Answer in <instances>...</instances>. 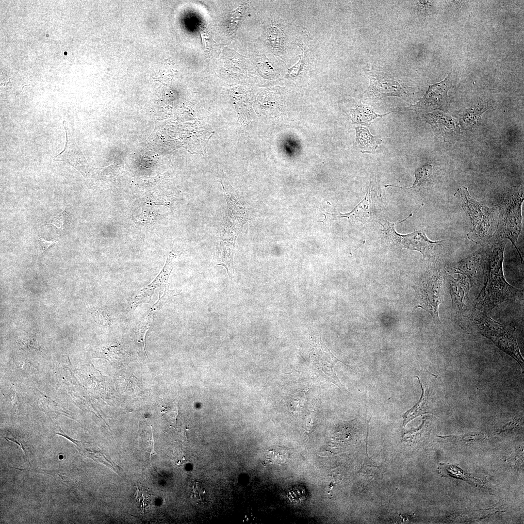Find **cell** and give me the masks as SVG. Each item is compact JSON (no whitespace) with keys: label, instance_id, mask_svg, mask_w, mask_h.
I'll return each instance as SVG.
<instances>
[{"label":"cell","instance_id":"cell-1","mask_svg":"<svg viewBox=\"0 0 524 524\" xmlns=\"http://www.w3.org/2000/svg\"><path fill=\"white\" fill-rule=\"evenodd\" d=\"M506 240L493 236L490 242L487 253L485 283L474 301V311L487 313L504 302L519 301L523 298V291L510 285L504 275Z\"/></svg>","mask_w":524,"mask_h":524},{"label":"cell","instance_id":"cell-28","mask_svg":"<svg viewBox=\"0 0 524 524\" xmlns=\"http://www.w3.org/2000/svg\"><path fill=\"white\" fill-rule=\"evenodd\" d=\"M38 242L39 243V244L40 245V246H41L42 250L44 252H45L47 250H48L49 248L50 247H51V246H52L54 244L57 243V242H58L55 239H53V240L49 241V240H45L44 239L42 238L41 237H39L38 238Z\"/></svg>","mask_w":524,"mask_h":524},{"label":"cell","instance_id":"cell-12","mask_svg":"<svg viewBox=\"0 0 524 524\" xmlns=\"http://www.w3.org/2000/svg\"><path fill=\"white\" fill-rule=\"evenodd\" d=\"M63 124L66 133L65 147L61 152L52 158L55 161H62L71 165L85 175L88 167L85 157L67 127L66 122L63 121Z\"/></svg>","mask_w":524,"mask_h":524},{"label":"cell","instance_id":"cell-16","mask_svg":"<svg viewBox=\"0 0 524 524\" xmlns=\"http://www.w3.org/2000/svg\"><path fill=\"white\" fill-rule=\"evenodd\" d=\"M356 143L362 153H373L382 140L373 136L368 129L364 127H357Z\"/></svg>","mask_w":524,"mask_h":524},{"label":"cell","instance_id":"cell-20","mask_svg":"<svg viewBox=\"0 0 524 524\" xmlns=\"http://www.w3.org/2000/svg\"><path fill=\"white\" fill-rule=\"evenodd\" d=\"M445 441L448 442H470L481 441L485 439L486 435L484 433H472L465 434L461 436H439Z\"/></svg>","mask_w":524,"mask_h":524},{"label":"cell","instance_id":"cell-13","mask_svg":"<svg viewBox=\"0 0 524 524\" xmlns=\"http://www.w3.org/2000/svg\"><path fill=\"white\" fill-rule=\"evenodd\" d=\"M423 116L435 132L443 137H453L460 132L457 121L442 111L427 112L424 114Z\"/></svg>","mask_w":524,"mask_h":524},{"label":"cell","instance_id":"cell-4","mask_svg":"<svg viewBox=\"0 0 524 524\" xmlns=\"http://www.w3.org/2000/svg\"><path fill=\"white\" fill-rule=\"evenodd\" d=\"M444 270L435 268L424 273L413 286L415 291V308H421L430 313L435 323L440 324L439 305L443 298Z\"/></svg>","mask_w":524,"mask_h":524},{"label":"cell","instance_id":"cell-2","mask_svg":"<svg viewBox=\"0 0 524 524\" xmlns=\"http://www.w3.org/2000/svg\"><path fill=\"white\" fill-rule=\"evenodd\" d=\"M454 195L472 225L467 234L468 239L483 246L490 243L495 231L493 210L473 198L466 187L458 188Z\"/></svg>","mask_w":524,"mask_h":524},{"label":"cell","instance_id":"cell-27","mask_svg":"<svg viewBox=\"0 0 524 524\" xmlns=\"http://www.w3.org/2000/svg\"><path fill=\"white\" fill-rule=\"evenodd\" d=\"M417 2L420 12L422 13L423 15H427L430 12L429 10L432 8L431 1L419 0Z\"/></svg>","mask_w":524,"mask_h":524},{"label":"cell","instance_id":"cell-18","mask_svg":"<svg viewBox=\"0 0 524 524\" xmlns=\"http://www.w3.org/2000/svg\"><path fill=\"white\" fill-rule=\"evenodd\" d=\"M488 109L487 106L479 105L473 106L461 111L460 122L464 127H472L476 125L481 118L482 115Z\"/></svg>","mask_w":524,"mask_h":524},{"label":"cell","instance_id":"cell-5","mask_svg":"<svg viewBox=\"0 0 524 524\" xmlns=\"http://www.w3.org/2000/svg\"><path fill=\"white\" fill-rule=\"evenodd\" d=\"M470 322L480 333L489 338L507 354L522 361L516 342L505 326L490 317L486 313L476 311L471 314Z\"/></svg>","mask_w":524,"mask_h":524},{"label":"cell","instance_id":"cell-10","mask_svg":"<svg viewBox=\"0 0 524 524\" xmlns=\"http://www.w3.org/2000/svg\"><path fill=\"white\" fill-rule=\"evenodd\" d=\"M487 253L479 250L462 259L449 264L446 267L449 274H459L470 281L471 287L478 283Z\"/></svg>","mask_w":524,"mask_h":524},{"label":"cell","instance_id":"cell-25","mask_svg":"<svg viewBox=\"0 0 524 524\" xmlns=\"http://www.w3.org/2000/svg\"><path fill=\"white\" fill-rule=\"evenodd\" d=\"M93 313L95 318V320L98 324L104 326H110L111 325V320L104 311L100 309L94 308L93 310Z\"/></svg>","mask_w":524,"mask_h":524},{"label":"cell","instance_id":"cell-26","mask_svg":"<svg viewBox=\"0 0 524 524\" xmlns=\"http://www.w3.org/2000/svg\"><path fill=\"white\" fill-rule=\"evenodd\" d=\"M241 9H237L232 12L228 19V24L231 30H234L240 20Z\"/></svg>","mask_w":524,"mask_h":524},{"label":"cell","instance_id":"cell-24","mask_svg":"<svg viewBox=\"0 0 524 524\" xmlns=\"http://www.w3.org/2000/svg\"><path fill=\"white\" fill-rule=\"evenodd\" d=\"M192 489V494L195 500L198 503L204 502L206 498V490L202 484L198 482L194 483Z\"/></svg>","mask_w":524,"mask_h":524},{"label":"cell","instance_id":"cell-7","mask_svg":"<svg viewBox=\"0 0 524 524\" xmlns=\"http://www.w3.org/2000/svg\"><path fill=\"white\" fill-rule=\"evenodd\" d=\"M447 279L452 311L459 325L464 327L470 322V317L467 314L468 307L465 303L471 287L470 281L466 277L459 274H449Z\"/></svg>","mask_w":524,"mask_h":524},{"label":"cell","instance_id":"cell-8","mask_svg":"<svg viewBox=\"0 0 524 524\" xmlns=\"http://www.w3.org/2000/svg\"><path fill=\"white\" fill-rule=\"evenodd\" d=\"M311 357L317 373L323 378L333 383L340 389L345 387L341 383L334 371L335 365L339 361L320 340L315 339L311 344Z\"/></svg>","mask_w":524,"mask_h":524},{"label":"cell","instance_id":"cell-21","mask_svg":"<svg viewBox=\"0 0 524 524\" xmlns=\"http://www.w3.org/2000/svg\"><path fill=\"white\" fill-rule=\"evenodd\" d=\"M439 470L442 475L469 481L468 475H465L464 473L456 465L440 464Z\"/></svg>","mask_w":524,"mask_h":524},{"label":"cell","instance_id":"cell-19","mask_svg":"<svg viewBox=\"0 0 524 524\" xmlns=\"http://www.w3.org/2000/svg\"><path fill=\"white\" fill-rule=\"evenodd\" d=\"M433 170V166L430 164H426L418 168L415 171V180L411 187L406 188L391 185H386L385 187L392 186L408 190L417 189L424 186L431 180Z\"/></svg>","mask_w":524,"mask_h":524},{"label":"cell","instance_id":"cell-14","mask_svg":"<svg viewBox=\"0 0 524 524\" xmlns=\"http://www.w3.org/2000/svg\"><path fill=\"white\" fill-rule=\"evenodd\" d=\"M379 197L374 184L370 182L367 189L365 198L358 205L348 216H354L355 218L363 219L365 221L370 220L381 211V208L377 200Z\"/></svg>","mask_w":524,"mask_h":524},{"label":"cell","instance_id":"cell-11","mask_svg":"<svg viewBox=\"0 0 524 524\" xmlns=\"http://www.w3.org/2000/svg\"><path fill=\"white\" fill-rule=\"evenodd\" d=\"M369 95L373 98L395 96L405 98L408 94L399 83L389 75L381 72L369 71Z\"/></svg>","mask_w":524,"mask_h":524},{"label":"cell","instance_id":"cell-9","mask_svg":"<svg viewBox=\"0 0 524 524\" xmlns=\"http://www.w3.org/2000/svg\"><path fill=\"white\" fill-rule=\"evenodd\" d=\"M450 73L442 81L429 86L426 94L415 104L406 110L426 111L444 110L448 104L447 92L452 87Z\"/></svg>","mask_w":524,"mask_h":524},{"label":"cell","instance_id":"cell-3","mask_svg":"<svg viewBox=\"0 0 524 524\" xmlns=\"http://www.w3.org/2000/svg\"><path fill=\"white\" fill-rule=\"evenodd\" d=\"M523 186L504 194L498 203L499 218L493 236L509 240L517 251L521 262L523 259L516 243L522 232L521 209L524 201Z\"/></svg>","mask_w":524,"mask_h":524},{"label":"cell","instance_id":"cell-17","mask_svg":"<svg viewBox=\"0 0 524 524\" xmlns=\"http://www.w3.org/2000/svg\"><path fill=\"white\" fill-rule=\"evenodd\" d=\"M393 112L385 114H378L371 108L361 105L351 110L352 120L355 123L360 124L367 127L370 126L372 120L378 117H382Z\"/></svg>","mask_w":524,"mask_h":524},{"label":"cell","instance_id":"cell-22","mask_svg":"<svg viewBox=\"0 0 524 524\" xmlns=\"http://www.w3.org/2000/svg\"><path fill=\"white\" fill-rule=\"evenodd\" d=\"M152 318L153 314L151 311H148L147 315L143 319L139 326L138 338L139 341L141 342L142 344L143 343L145 351L146 350L145 345V336L151 323Z\"/></svg>","mask_w":524,"mask_h":524},{"label":"cell","instance_id":"cell-6","mask_svg":"<svg viewBox=\"0 0 524 524\" xmlns=\"http://www.w3.org/2000/svg\"><path fill=\"white\" fill-rule=\"evenodd\" d=\"M385 235L393 243L402 247L421 252L424 257L431 258L440 254L443 250L445 241H432L422 230H417L406 235L398 234L395 230V224L388 221L381 224Z\"/></svg>","mask_w":524,"mask_h":524},{"label":"cell","instance_id":"cell-23","mask_svg":"<svg viewBox=\"0 0 524 524\" xmlns=\"http://www.w3.org/2000/svg\"><path fill=\"white\" fill-rule=\"evenodd\" d=\"M67 223V214L65 210L50 219L45 225L53 226L60 230H64Z\"/></svg>","mask_w":524,"mask_h":524},{"label":"cell","instance_id":"cell-15","mask_svg":"<svg viewBox=\"0 0 524 524\" xmlns=\"http://www.w3.org/2000/svg\"><path fill=\"white\" fill-rule=\"evenodd\" d=\"M419 381L422 390L421 397L415 406L402 415L403 427L405 426L408 423L420 415L432 413L433 404L430 391L428 388L423 385L419 380Z\"/></svg>","mask_w":524,"mask_h":524}]
</instances>
